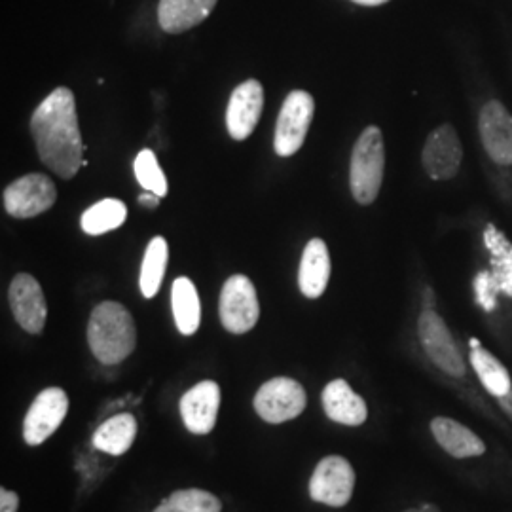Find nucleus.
<instances>
[{
    "label": "nucleus",
    "instance_id": "f8f14e48",
    "mask_svg": "<svg viewBox=\"0 0 512 512\" xmlns=\"http://www.w3.org/2000/svg\"><path fill=\"white\" fill-rule=\"evenodd\" d=\"M463 164V145L458 131L452 124H442L433 129L421 150V165L429 179L450 181L454 179Z\"/></svg>",
    "mask_w": 512,
    "mask_h": 512
},
{
    "label": "nucleus",
    "instance_id": "b1692460",
    "mask_svg": "<svg viewBox=\"0 0 512 512\" xmlns=\"http://www.w3.org/2000/svg\"><path fill=\"white\" fill-rule=\"evenodd\" d=\"M126 219H128L126 203L110 198V200L93 203L90 209H86L80 224L88 236H103L107 232L120 228Z\"/></svg>",
    "mask_w": 512,
    "mask_h": 512
},
{
    "label": "nucleus",
    "instance_id": "393cba45",
    "mask_svg": "<svg viewBox=\"0 0 512 512\" xmlns=\"http://www.w3.org/2000/svg\"><path fill=\"white\" fill-rule=\"evenodd\" d=\"M167 258H169L167 241L162 236L150 239L147 253L143 258V266H141V279H139L141 293L145 298H154L160 291L165 268H167Z\"/></svg>",
    "mask_w": 512,
    "mask_h": 512
},
{
    "label": "nucleus",
    "instance_id": "0eeeda50",
    "mask_svg": "<svg viewBox=\"0 0 512 512\" xmlns=\"http://www.w3.org/2000/svg\"><path fill=\"white\" fill-rule=\"evenodd\" d=\"M220 321L232 334H245L255 329L260 317V304L255 285L247 275H232L220 291Z\"/></svg>",
    "mask_w": 512,
    "mask_h": 512
},
{
    "label": "nucleus",
    "instance_id": "412c9836",
    "mask_svg": "<svg viewBox=\"0 0 512 512\" xmlns=\"http://www.w3.org/2000/svg\"><path fill=\"white\" fill-rule=\"evenodd\" d=\"M219 0H160L158 21L169 35H179L209 18Z\"/></svg>",
    "mask_w": 512,
    "mask_h": 512
},
{
    "label": "nucleus",
    "instance_id": "bb28decb",
    "mask_svg": "<svg viewBox=\"0 0 512 512\" xmlns=\"http://www.w3.org/2000/svg\"><path fill=\"white\" fill-rule=\"evenodd\" d=\"M133 171H135L137 181L147 192H152L160 198L167 196V179H165L162 167L158 164L156 154L150 148H145L137 154V158L133 162Z\"/></svg>",
    "mask_w": 512,
    "mask_h": 512
},
{
    "label": "nucleus",
    "instance_id": "7ed1b4c3",
    "mask_svg": "<svg viewBox=\"0 0 512 512\" xmlns=\"http://www.w3.org/2000/svg\"><path fill=\"white\" fill-rule=\"evenodd\" d=\"M88 344L93 357L103 365H120L126 361L137 344L131 313L112 300L95 306L88 323Z\"/></svg>",
    "mask_w": 512,
    "mask_h": 512
},
{
    "label": "nucleus",
    "instance_id": "7c9ffc66",
    "mask_svg": "<svg viewBox=\"0 0 512 512\" xmlns=\"http://www.w3.org/2000/svg\"><path fill=\"white\" fill-rule=\"evenodd\" d=\"M351 2H355L359 6H382V4L389 2V0H351Z\"/></svg>",
    "mask_w": 512,
    "mask_h": 512
},
{
    "label": "nucleus",
    "instance_id": "a878e982",
    "mask_svg": "<svg viewBox=\"0 0 512 512\" xmlns=\"http://www.w3.org/2000/svg\"><path fill=\"white\" fill-rule=\"evenodd\" d=\"M222 503L217 495L205 490H179L162 501L154 512H220Z\"/></svg>",
    "mask_w": 512,
    "mask_h": 512
},
{
    "label": "nucleus",
    "instance_id": "9b49d317",
    "mask_svg": "<svg viewBox=\"0 0 512 512\" xmlns=\"http://www.w3.org/2000/svg\"><path fill=\"white\" fill-rule=\"evenodd\" d=\"M486 245L492 249L494 256V274L482 272L475 281L476 302L486 311L495 308V296L499 291L512 296V243L495 228L488 224L486 228Z\"/></svg>",
    "mask_w": 512,
    "mask_h": 512
},
{
    "label": "nucleus",
    "instance_id": "cd10ccee",
    "mask_svg": "<svg viewBox=\"0 0 512 512\" xmlns=\"http://www.w3.org/2000/svg\"><path fill=\"white\" fill-rule=\"evenodd\" d=\"M19 507V497L16 492H8L6 488L0 490V512H16Z\"/></svg>",
    "mask_w": 512,
    "mask_h": 512
},
{
    "label": "nucleus",
    "instance_id": "4468645a",
    "mask_svg": "<svg viewBox=\"0 0 512 512\" xmlns=\"http://www.w3.org/2000/svg\"><path fill=\"white\" fill-rule=\"evenodd\" d=\"M69 412V397L59 387L40 391L29 406L23 420V439L29 446H38L50 439Z\"/></svg>",
    "mask_w": 512,
    "mask_h": 512
},
{
    "label": "nucleus",
    "instance_id": "f257e3e1",
    "mask_svg": "<svg viewBox=\"0 0 512 512\" xmlns=\"http://www.w3.org/2000/svg\"><path fill=\"white\" fill-rule=\"evenodd\" d=\"M31 133L42 164L61 179H73L82 165H88L76 101L69 88H57L38 105L31 118Z\"/></svg>",
    "mask_w": 512,
    "mask_h": 512
},
{
    "label": "nucleus",
    "instance_id": "a211bd4d",
    "mask_svg": "<svg viewBox=\"0 0 512 512\" xmlns=\"http://www.w3.org/2000/svg\"><path fill=\"white\" fill-rule=\"evenodd\" d=\"M220 408V387L213 380H205L188 389L181 399L184 425L194 435H209L215 425Z\"/></svg>",
    "mask_w": 512,
    "mask_h": 512
},
{
    "label": "nucleus",
    "instance_id": "4be33fe9",
    "mask_svg": "<svg viewBox=\"0 0 512 512\" xmlns=\"http://www.w3.org/2000/svg\"><path fill=\"white\" fill-rule=\"evenodd\" d=\"M171 308L177 329L184 336L196 334L202 323V304L196 285L188 277H177L171 287Z\"/></svg>",
    "mask_w": 512,
    "mask_h": 512
},
{
    "label": "nucleus",
    "instance_id": "423d86ee",
    "mask_svg": "<svg viewBox=\"0 0 512 512\" xmlns=\"http://www.w3.org/2000/svg\"><path fill=\"white\" fill-rule=\"evenodd\" d=\"M357 475L353 465L342 456L321 459L310 478V497L332 509L346 507L355 492Z\"/></svg>",
    "mask_w": 512,
    "mask_h": 512
},
{
    "label": "nucleus",
    "instance_id": "2eb2a0df",
    "mask_svg": "<svg viewBox=\"0 0 512 512\" xmlns=\"http://www.w3.org/2000/svg\"><path fill=\"white\" fill-rule=\"evenodd\" d=\"M10 308L19 327L29 334H40L46 325L48 306L42 287L31 274H18L10 283Z\"/></svg>",
    "mask_w": 512,
    "mask_h": 512
},
{
    "label": "nucleus",
    "instance_id": "c85d7f7f",
    "mask_svg": "<svg viewBox=\"0 0 512 512\" xmlns=\"http://www.w3.org/2000/svg\"><path fill=\"white\" fill-rule=\"evenodd\" d=\"M403 512H442V509H440L437 503L425 501V503H421L418 507H410V509H406V511Z\"/></svg>",
    "mask_w": 512,
    "mask_h": 512
},
{
    "label": "nucleus",
    "instance_id": "6ab92c4d",
    "mask_svg": "<svg viewBox=\"0 0 512 512\" xmlns=\"http://www.w3.org/2000/svg\"><path fill=\"white\" fill-rule=\"evenodd\" d=\"M323 410L330 420L348 427H359L368 420V406L365 399L351 389V385L336 378L323 389L321 395Z\"/></svg>",
    "mask_w": 512,
    "mask_h": 512
},
{
    "label": "nucleus",
    "instance_id": "39448f33",
    "mask_svg": "<svg viewBox=\"0 0 512 512\" xmlns=\"http://www.w3.org/2000/svg\"><path fill=\"white\" fill-rule=\"evenodd\" d=\"M313 112L315 101L310 93L294 90L287 95L275 124L274 147L277 156L289 158L302 148L308 137Z\"/></svg>",
    "mask_w": 512,
    "mask_h": 512
},
{
    "label": "nucleus",
    "instance_id": "f3484780",
    "mask_svg": "<svg viewBox=\"0 0 512 512\" xmlns=\"http://www.w3.org/2000/svg\"><path fill=\"white\" fill-rule=\"evenodd\" d=\"M429 431L435 442L439 444L440 450L458 461L467 459H478L486 456L488 446L484 439L475 433L465 423L448 418V416H437L429 421Z\"/></svg>",
    "mask_w": 512,
    "mask_h": 512
},
{
    "label": "nucleus",
    "instance_id": "6e6552de",
    "mask_svg": "<svg viewBox=\"0 0 512 512\" xmlns=\"http://www.w3.org/2000/svg\"><path fill=\"white\" fill-rule=\"evenodd\" d=\"M467 359L480 387L494 399L497 408L512 421V376L509 368L475 336H471L467 342Z\"/></svg>",
    "mask_w": 512,
    "mask_h": 512
},
{
    "label": "nucleus",
    "instance_id": "c756f323",
    "mask_svg": "<svg viewBox=\"0 0 512 512\" xmlns=\"http://www.w3.org/2000/svg\"><path fill=\"white\" fill-rule=\"evenodd\" d=\"M160 196H156V194H152V192H145L143 196H139V203H148L150 207H154L156 203H160Z\"/></svg>",
    "mask_w": 512,
    "mask_h": 512
},
{
    "label": "nucleus",
    "instance_id": "5701e85b",
    "mask_svg": "<svg viewBox=\"0 0 512 512\" xmlns=\"http://www.w3.org/2000/svg\"><path fill=\"white\" fill-rule=\"evenodd\" d=\"M137 437V421L131 414H118L99 425L93 435V446L109 456L126 454Z\"/></svg>",
    "mask_w": 512,
    "mask_h": 512
},
{
    "label": "nucleus",
    "instance_id": "aec40b11",
    "mask_svg": "<svg viewBox=\"0 0 512 512\" xmlns=\"http://www.w3.org/2000/svg\"><path fill=\"white\" fill-rule=\"evenodd\" d=\"M330 279L329 247L323 239L308 241L298 270V287L306 298H319L327 291Z\"/></svg>",
    "mask_w": 512,
    "mask_h": 512
},
{
    "label": "nucleus",
    "instance_id": "f03ea898",
    "mask_svg": "<svg viewBox=\"0 0 512 512\" xmlns=\"http://www.w3.org/2000/svg\"><path fill=\"white\" fill-rule=\"evenodd\" d=\"M418 338L425 357L433 363L442 376L452 382L469 385V361H465L463 349L444 317L433 306V291L427 287L423 298V310L418 317Z\"/></svg>",
    "mask_w": 512,
    "mask_h": 512
},
{
    "label": "nucleus",
    "instance_id": "9d476101",
    "mask_svg": "<svg viewBox=\"0 0 512 512\" xmlns=\"http://www.w3.org/2000/svg\"><path fill=\"white\" fill-rule=\"evenodd\" d=\"M308 404L306 389L293 378H272L255 395L256 414L268 423H285L298 418Z\"/></svg>",
    "mask_w": 512,
    "mask_h": 512
},
{
    "label": "nucleus",
    "instance_id": "ddd939ff",
    "mask_svg": "<svg viewBox=\"0 0 512 512\" xmlns=\"http://www.w3.org/2000/svg\"><path fill=\"white\" fill-rule=\"evenodd\" d=\"M478 135L494 164L512 165V114L499 99H490L478 112Z\"/></svg>",
    "mask_w": 512,
    "mask_h": 512
},
{
    "label": "nucleus",
    "instance_id": "dca6fc26",
    "mask_svg": "<svg viewBox=\"0 0 512 512\" xmlns=\"http://www.w3.org/2000/svg\"><path fill=\"white\" fill-rule=\"evenodd\" d=\"M264 88L258 80H247L239 84L230 95L226 109V128L232 139L245 141L262 116Z\"/></svg>",
    "mask_w": 512,
    "mask_h": 512
},
{
    "label": "nucleus",
    "instance_id": "20e7f679",
    "mask_svg": "<svg viewBox=\"0 0 512 512\" xmlns=\"http://www.w3.org/2000/svg\"><path fill=\"white\" fill-rule=\"evenodd\" d=\"M385 173L384 135L380 128L368 126L359 135L349 164V188L359 205H372L378 200Z\"/></svg>",
    "mask_w": 512,
    "mask_h": 512
},
{
    "label": "nucleus",
    "instance_id": "1a4fd4ad",
    "mask_svg": "<svg viewBox=\"0 0 512 512\" xmlns=\"http://www.w3.org/2000/svg\"><path fill=\"white\" fill-rule=\"evenodd\" d=\"M2 198L8 215L14 219H33L54 207L57 190L48 175L29 173L8 184Z\"/></svg>",
    "mask_w": 512,
    "mask_h": 512
}]
</instances>
